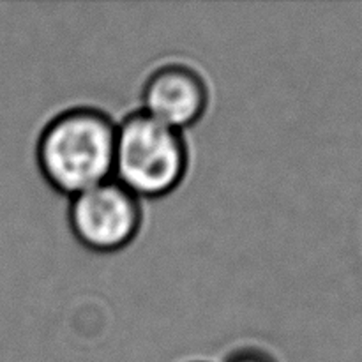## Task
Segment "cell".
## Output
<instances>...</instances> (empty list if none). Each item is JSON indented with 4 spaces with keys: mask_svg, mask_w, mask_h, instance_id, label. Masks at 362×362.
<instances>
[{
    "mask_svg": "<svg viewBox=\"0 0 362 362\" xmlns=\"http://www.w3.org/2000/svg\"><path fill=\"white\" fill-rule=\"evenodd\" d=\"M115 138L117 124L101 110L76 106L59 113L39 134L41 175L67 197L113 179Z\"/></svg>",
    "mask_w": 362,
    "mask_h": 362,
    "instance_id": "obj_1",
    "label": "cell"
},
{
    "mask_svg": "<svg viewBox=\"0 0 362 362\" xmlns=\"http://www.w3.org/2000/svg\"><path fill=\"white\" fill-rule=\"evenodd\" d=\"M193 362H204V361H193Z\"/></svg>",
    "mask_w": 362,
    "mask_h": 362,
    "instance_id": "obj_6",
    "label": "cell"
},
{
    "mask_svg": "<svg viewBox=\"0 0 362 362\" xmlns=\"http://www.w3.org/2000/svg\"><path fill=\"white\" fill-rule=\"evenodd\" d=\"M223 362H279L272 354L260 349H243L230 354Z\"/></svg>",
    "mask_w": 362,
    "mask_h": 362,
    "instance_id": "obj_5",
    "label": "cell"
},
{
    "mask_svg": "<svg viewBox=\"0 0 362 362\" xmlns=\"http://www.w3.org/2000/svg\"><path fill=\"white\" fill-rule=\"evenodd\" d=\"M141 112L182 133L204 117L209 88L204 76L184 64H166L147 78Z\"/></svg>",
    "mask_w": 362,
    "mask_h": 362,
    "instance_id": "obj_4",
    "label": "cell"
},
{
    "mask_svg": "<svg viewBox=\"0 0 362 362\" xmlns=\"http://www.w3.org/2000/svg\"><path fill=\"white\" fill-rule=\"evenodd\" d=\"M189 166L180 131L134 112L117 124L113 179L134 197L163 198L175 191Z\"/></svg>",
    "mask_w": 362,
    "mask_h": 362,
    "instance_id": "obj_2",
    "label": "cell"
},
{
    "mask_svg": "<svg viewBox=\"0 0 362 362\" xmlns=\"http://www.w3.org/2000/svg\"><path fill=\"white\" fill-rule=\"evenodd\" d=\"M144 221L141 200L115 179L71 197L69 226L81 246L113 253L129 246Z\"/></svg>",
    "mask_w": 362,
    "mask_h": 362,
    "instance_id": "obj_3",
    "label": "cell"
}]
</instances>
